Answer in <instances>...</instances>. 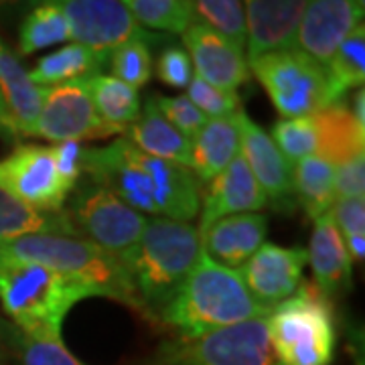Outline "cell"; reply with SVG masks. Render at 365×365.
I'll return each mask as SVG.
<instances>
[{
    "instance_id": "1",
    "label": "cell",
    "mask_w": 365,
    "mask_h": 365,
    "mask_svg": "<svg viewBox=\"0 0 365 365\" xmlns=\"http://www.w3.org/2000/svg\"><path fill=\"white\" fill-rule=\"evenodd\" d=\"M270 311L250 294L237 270L223 268L201 252L195 268L160 311V321L177 329L181 339H199L225 327L268 317Z\"/></svg>"
},
{
    "instance_id": "2",
    "label": "cell",
    "mask_w": 365,
    "mask_h": 365,
    "mask_svg": "<svg viewBox=\"0 0 365 365\" xmlns=\"http://www.w3.org/2000/svg\"><path fill=\"white\" fill-rule=\"evenodd\" d=\"M199 256L201 242L195 225L167 217L148 220L136 248L122 262L143 311L160 313L195 268Z\"/></svg>"
},
{
    "instance_id": "3",
    "label": "cell",
    "mask_w": 365,
    "mask_h": 365,
    "mask_svg": "<svg viewBox=\"0 0 365 365\" xmlns=\"http://www.w3.org/2000/svg\"><path fill=\"white\" fill-rule=\"evenodd\" d=\"M0 260L31 262L51 268L134 309H140L132 287L130 274L116 256L98 248L86 237L53 234H31L0 244Z\"/></svg>"
},
{
    "instance_id": "4",
    "label": "cell",
    "mask_w": 365,
    "mask_h": 365,
    "mask_svg": "<svg viewBox=\"0 0 365 365\" xmlns=\"http://www.w3.org/2000/svg\"><path fill=\"white\" fill-rule=\"evenodd\" d=\"M96 290L41 264L0 260V302L19 331L35 337H61L67 313Z\"/></svg>"
},
{
    "instance_id": "5",
    "label": "cell",
    "mask_w": 365,
    "mask_h": 365,
    "mask_svg": "<svg viewBox=\"0 0 365 365\" xmlns=\"http://www.w3.org/2000/svg\"><path fill=\"white\" fill-rule=\"evenodd\" d=\"M266 331L280 365H331L337 349L333 304L321 288L300 282L297 292L266 317Z\"/></svg>"
},
{
    "instance_id": "6",
    "label": "cell",
    "mask_w": 365,
    "mask_h": 365,
    "mask_svg": "<svg viewBox=\"0 0 365 365\" xmlns=\"http://www.w3.org/2000/svg\"><path fill=\"white\" fill-rule=\"evenodd\" d=\"M274 108L284 118L313 116L337 102L325 66L294 47L264 53L250 66Z\"/></svg>"
},
{
    "instance_id": "7",
    "label": "cell",
    "mask_w": 365,
    "mask_h": 365,
    "mask_svg": "<svg viewBox=\"0 0 365 365\" xmlns=\"http://www.w3.org/2000/svg\"><path fill=\"white\" fill-rule=\"evenodd\" d=\"M76 189L66 213L79 237L83 235L120 262L126 260L148 220L102 185L90 181Z\"/></svg>"
},
{
    "instance_id": "8",
    "label": "cell",
    "mask_w": 365,
    "mask_h": 365,
    "mask_svg": "<svg viewBox=\"0 0 365 365\" xmlns=\"http://www.w3.org/2000/svg\"><path fill=\"white\" fill-rule=\"evenodd\" d=\"M163 365H280L266 331V317L213 331L199 339L163 345Z\"/></svg>"
},
{
    "instance_id": "9",
    "label": "cell",
    "mask_w": 365,
    "mask_h": 365,
    "mask_svg": "<svg viewBox=\"0 0 365 365\" xmlns=\"http://www.w3.org/2000/svg\"><path fill=\"white\" fill-rule=\"evenodd\" d=\"M126 130L106 124L91 104L86 79L51 86L43 90V106L33 136L51 143L96 140Z\"/></svg>"
},
{
    "instance_id": "10",
    "label": "cell",
    "mask_w": 365,
    "mask_h": 365,
    "mask_svg": "<svg viewBox=\"0 0 365 365\" xmlns=\"http://www.w3.org/2000/svg\"><path fill=\"white\" fill-rule=\"evenodd\" d=\"M0 189L47 213L63 211L69 195L55 169L51 146L41 144H21L0 158Z\"/></svg>"
},
{
    "instance_id": "11",
    "label": "cell",
    "mask_w": 365,
    "mask_h": 365,
    "mask_svg": "<svg viewBox=\"0 0 365 365\" xmlns=\"http://www.w3.org/2000/svg\"><path fill=\"white\" fill-rule=\"evenodd\" d=\"M51 2L66 14L71 39L102 57L120 43L138 37H150L126 11L122 0H35Z\"/></svg>"
},
{
    "instance_id": "12",
    "label": "cell",
    "mask_w": 365,
    "mask_h": 365,
    "mask_svg": "<svg viewBox=\"0 0 365 365\" xmlns=\"http://www.w3.org/2000/svg\"><path fill=\"white\" fill-rule=\"evenodd\" d=\"M86 175L138 213L158 215L153 182L140 163V150L128 138H118L104 148H88Z\"/></svg>"
},
{
    "instance_id": "13",
    "label": "cell",
    "mask_w": 365,
    "mask_h": 365,
    "mask_svg": "<svg viewBox=\"0 0 365 365\" xmlns=\"http://www.w3.org/2000/svg\"><path fill=\"white\" fill-rule=\"evenodd\" d=\"M240 155L244 157L250 173L266 195V201L278 213H292L297 209L292 167L276 148L270 134L260 128L252 118L240 110Z\"/></svg>"
},
{
    "instance_id": "14",
    "label": "cell",
    "mask_w": 365,
    "mask_h": 365,
    "mask_svg": "<svg viewBox=\"0 0 365 365\" xmlns=\"http://www.w3.org/2000/svg\"><path fill=\"white\" fill-rule=\"evenodd\" d=\"M365 0H311L300 19L294 49L327 66L353 29L364 23Z\"/></svg>"
},
{
    "instance_id": "15",
    "label": "cell",
    "mask_w": 365,
    "mask_h": 365,
    "mask_svg": "<svg viewBox=\"0 0 365 365\" xmlns=\"http://www.w3.org/2000/svg\"><path fill=\"white\" fill-rule=\"evenodd\" d=\"M307 264L309 252L304 248L262 244L256 254L242 266L240 276L254 299L266 309H274L278 302L297 292Z\"/></svg>"
},
{
    "instance_id": "16",
    "label": "cell",
    "mask_w": 365,
    "mask_h": 365,
    "mask_svg": "<svg viewBox=\"0 0 365 365\" xmlns=\"http://www.w3.org/2000/svg\"><path fill=\"white\" fill-rule=\"evenodd\" d=\"M182 43L191 63H195L199 79L230 91L248 81L250 67L242 49L213 29L191 23L182 33Z\"/></svg>"
},
{
    "instance_id": "17",
    "label": "cell",
    "mask_w": 365,
    "mask_h": 365,
    "mask_svg": "<svg viewBox=\"0 0 365 365\" xmlns=\"http://www.w3.org/2000/svg\"><path fill=\"white\" fill-rule=\"evenodd\" d=\"M268 205L266 195L250 173L242 155L207 182V191L203 197V207L199 209L201 220L197 225L199 235L217 220L237 215V213H256Z\"/></svg>"
},
{
    "instance_id": "18",
    "label": "cell",
    "mask_w": 365,
    "mask_h": 365,
    "mask_svg": "<svg viewBox=\"0 0 365 365\" xmlns=\"http://www.w3.org/2000/svg\"><path fill=\"white\" fill-rule=\"evenodd\" d=\"M250 61L264 53L294 47L297 31L311 0H244Z\"/></svg>"
},
{
    "instance_id": "19",
    "label": "cell",
    "mask_w": 365,
    "mask_h": 365,
    "mask_svg": "<svg viewBox=\"0 0 365 365\" xmlns=\"http://www.w3.org/2000/svg\"><path fill=\"white\" fill-rule=\"evenodd\" d=\"M268 234V217L262 213H237L211 223L199 235L201 252L223 268L237 270L256 254Z\"/></svg>"
},
{
    "instance_id": "20",
    "label": "cell",
    "mask_w": 365,
    "mask_h": 365,
    "mask_svg": "<svg viewBox=\"0 0 365 365\" xmlns=\"http://www.w3.org/2000/svg\"><path fill=\"white\" fill-rule=\"evenodd\" d=\"M43 90L11 47L0 41V98L4 104V130L16 136H33L43 106Z\"/></svg>"
},
{
    "instance_id": "21",
    "label": "cell",
    "mask_w": 365,
    "mask_h": 365,
    "mask_svg": "<svg viewBox=\"0 0 365 365\" xmlns=\"http://www.w3.org/2000/svg\"><path fill=\"white\" fill-rule=\"evenodd\" d=\"M140 163L153 182V199L158 213L175 222L195 220L201 209V195L191 169L144 153H140Z\"/></svg>"
},
{
    "instance_id": "22",
    "label": "cell",
    "mask_w": 365,
    "mask_h": 365,
    "mask_svg": "<svg viewBox=\"0 0 365 365\" xmlns=\"http://www.w3.org/2000/svg\"><path fill=\"white\" fill-rule=\"evenodd\" d=\"M307 252L314 274V284L327 297L343 294L351 288L353 262L345 248L343 234L331 217V211L314 220L311 246Z\"/></svg>"
},
{
    "instance_id": "23",
    "label": "cell",
    "mask_w": 365,
    "mask_h": 365,
    "mask_svg": "<svg viewBox=\"0 0 365 365\" xmlns=\"http://www.w3.org/2000/svg\"><path fill=\"white\" fill-rule=\"evenodd\" d=\"M240 112V110H237ZM237 112L225 118H211L191 140L189 169L201 182L215 179L240 155Z\"/></svg>"
},
{
    "instance_id": "24",
    "label": "cell",
    "mask_w": 365,
    "mask_h": 365,
    "mask_svg": "<svg viewBox=\"0 0 365 365\" xmlns=\"http://www.w3.org/2000/svg\"><path fill=\"white\" fill-rule=\"evenodd\" d=\"M317 128V157L329 160L333 167L365 153V130H361L345 100L333 102L313 114Z\"/></svg>"
},
{
    "instance_id": "25",
    "label": "cell",
    "mask_w": 365,
    "mask_h": 365,
    "mask_svg": "<svg viewBox=\"0 0 365 365\" xmlns=\"http://www.w3.org/2000/svg\"><path fill=\"white\" fill-rule=\"evenodd\" d=\"M126 134L130 136L128 140L148 157L170 160L182 167H189L191 163V140L170 126L158 112L153 98L146 102L140 118L128 126Z\"/></svg>"
},
{
    "instance_id": "26",
    "label": "cell",
    "mask_w": 365,
    "mask_h": 365,
    "mask_svg": "<svg viewBox=\"0 0 365 365\" xmlns=\"http://www.w3.org/2000/svg\"><path fill=\"white\" fill-rule=\"evenodd\" d=\"M31 234L73 235L79 237L66 211H39L0 189V244Z\"/></svg>"
},
{
    "instance_id": "27",
    "label": "cell",
    "mask_w": 365,
    "mask_h": 365,
    "mask_svg": "<svg viewBox=\"0 0 365 365\" xmlns=\"http://www.w3.org/2000/svg\"><path fill=\"white\" fill-rule=\"evenodd\" d=\"M104 63L106 57L98 55L83 45L71 43V45H63L57 51L41 57L35 69L29 71V78L35 86L51 88V86H61V83H69V81L91 78V76L100 73Z\"/></svg>"
},
{
    "instance_id": "28",
    "label": "cell",
    "mask_w": 365,
    "mask_h": 365,
    "mask_svg": "<svg viewBox=\"0 0 365 365\" xmlns=\"http://www.w3.org/2000/svg\"><path fill=\"white\" fill-rule=\"evenodd\" d=\"M297 203L307 217L317 220L335 203V167L321 157H307L292 167Z\"/></svg>"
},
{
    "instance_id": "29",
    "label": "cell",
    "mask_w": 365,
    "mask_h": 365,
    "mask_svg": "<svg viewBox=\"0 0 365 365\" xmlns=\"http://www.w3.org/2000/svg\"><path fill=\"white\" fill-rule=\"evenodd\" d=\"M86 86L90 91L91 104L106 124L128 130V126L140 118V96L138 90L130 88L128 83L114 76L96 73L86 79Z\"/></svg>"
},
{
    "instance_id": "30",
    "label": "cell",
    "mask_w": 365,
    "mask_h": 365,
    "mask_svg": "<svg viewBox=\"0 0 365 365\" xmlns=\"http://www.w3.org/2000/svg\"><path fill=\"white\" fill-rule=\"evenodd\" d=\"M69 39L71 31L63 11L51 2H39L33 4L23 19L19 31V49L23 55H31Z\"/></svg>"
},
{
    "instance_id": "31",
    "label": "cell",
    "mask_w": 365,
    "mask_h": 365,
    "mask_svg": "<svg viewBox=\"0 0 365 365\" xmlns=\"http://www.w3.org/2000/svg\"><path fill=\"white\" fill-rule=\"evenodd\" d=\"M327 76L331 81V90L339 102L345 93L355 88H364L365 81V29L364 23L353 29L347 39L337 47L333 57L327 63Z\"/></svg>"
},
{
    "instance_id": "32",
    "label": "cell",
    "mask_w": 365,
    "mask_h": 365,
    "mask_svg": "<svg viewBox=\"0 0 365 365\" xmlns=\"http://www.w3.org/2000/svg\"><path fill=\"white\" fill-rule=\"evenodd\" d=\"M122 4L138 25L155 31L182 35L193 21L191 0H122Z\"/></svg>"
},
{
    "instance_id": "33",
    "label": "cell",
    "mask_w": 365,
    "mask_h": 365,
    "mask_svg": "<svg viewBox=\"0 0 365 365\" xmlns=\"http://www.w3.org/2000/svg\"><path fill=\"white\" fill-rule=\"evenodd\" d=\"M193 19L199 25L213 29L235 47H246V13L242 0H191Z\"/></svg>"
},
{
    "instance_id": "34",
    "label": "cell",
    "mask_w": 365,
    "mask_h": 365,
    "mask_svg": "<svg viewBox=\"0 0 365 365\" xmlns=\"http://www.w3.org/2000/svg\"><path fill=\"white\" fill-rule=\"evenodd\" d=\"M272 143L287 158L288 165L294 167L302 158L317 155V128L313 118H282L272 126Z\"/></svg>"
},
{
    "instance_id": "35",
    "label": "cell",
    "mask_w": 365,
    "mask_h": 365,
    "mask_svg": "<svg viewBox=\"0 0 365 365\" xmlns=\"http://www.w3.org/2000/svg\"><path fill=\"white\" fill-rule=\"evenodd\" d=\"M110 67L114 78L128 83L134 90L144 88L153 76V57L146 37L120 43L110 51Z\"/></svg>"
},
{
    "instance_id": "36",
    "label": "cell",
    "mask_w": 365,
    "mask_h": 365,
    "mask_svg": "<svg viewBox=\"0 0 365 365\" xmlns=\"http://www.w3.org/2000/svg\"><path fill=\"white\" fill-rule=\"evenodd\" d=\"M14 343L21 365H86L67 349L61 337H35L19 331Z\"/></svg>"
},
{
    "instance_id": "37",
    "label": "cell",
    "mask_w": 365,
    "mask_h": 365,
    "mask_svg": "<svg viewBox=\"0 0 365 365\" xmlns=\"http://www.w3.org/2000/svg\"><path fill=\"white\" fill-rule=\"evenodd\" d=\"M187 98L203 116L225 118L232 116V114H235L240 110V96H237V91L215 88V86H211L207 81L199 79L197 76L187 86Z\"/></svg>"
},
{
    "instance_id": "38",
    "label": "cell",
    "mask_w": 365,
    "mask_h": 365,
    "mask_svg": "<svg viewBox=\"0 0 365 365\" xmlns=\"http://www.w3.org/2000/svg\"><path fill=\"white\" fill-rule=\"evenodd\" d=\"M150 98L158 108V112L165 116V120L173 128L181 132L187 140H193L209 120L189 102L187 96H158V93H155Z\"/></svg>"
},
{
    "instance_id": "39",
    "label": "cell",
    "mask_w": 365,
    "mask_h": 365,
    "mask_svg": "<svg viewBox=\"0 0 365 365\" xmlns=\"http://www.w3.org/2000/svg\"><path fill=\"white\" fill-rule=\"evenodd\" d=\"M53 160L57 175L63 182L67 191H73L86 175V157H88V146L76 140H66V143H55L51 146Z\"/></svg>"
},
{
    "instance_id": "40",
    "label": "cell",
    "mask_w": 365,
    "mask_h": 365,
    "mask_svg": "<svg viewBox=\"0 0 365 365\" xmlns=\"http://www.w3.org/2000/svg\"><path fill=\"white\" fill-rule=\"evenodd\" d=\"M157 78L169 88H187L193 79V63L187 51L177 45L163 49L157 61Z\"/></svg>"
},
{
    "instance_id": "41",
    "label": "cell",
    "mask_w": 365,
    "mask_h": 365,
    "mask_svg": "<svg viewBox=\"0 0 365 365\" xmlns=\"http://www.w3.org/2000/svg\"><path fill=\"white\" fill-rule=\"evenodd\" d=\"M365 195V153L335 169V201Z\"/></svg>"
},
{
    "instance_id": "42",
    "label": "cell",
    "mask_w": 365,
    "mask_h": 365,
    "mask_svg": "<svg viewBox=\"0 0 365 365\" xmlns=\"http://www.w3.org/2000/svg\"><path fill=\"white\" fill-rule=\"evenodd\" d=\"M331 217L345 237L365 234V197L337 199L331 207Z\"/></svg>"
},
{
    "instance_id": "43",
    "label": "cell",
    "mask_w": 365,
    "mask_h": 365,
    "mask_svg": "<svg viewBox=\"0 0 365 365\" xmlns=\"http://www.w3.org/2000/svg\"><path fill=\"white\" fill-rule=\"evenodd\" d=\"M345 240V248L351 262H364L365 256V234H355L343 237Z\"/></svg>"
},
{
    "instance_id": "44",
    "label": "cell",
    "mask_w": 365,
    "mask_h": 365,
    "mask_svg": "<svg viewBox=\"0 0 365 365\" xmlns=\"http://www.w3.org/2000/svg\"><path fill=\"white\" fill-rule=\"evenodd\" d=\"M351 114L355 118V122H357V126L365 130V91L364 88H359V90L355 91V96H353V102H351Z\"/></svg>"
},
{
    "instance_id": "45",
    "label": "cell",
    "mask_w": 365,
    "mask_h": 365,
    "mask_svg": "<svg viewBox=\"0 0 365 365\" xmlns=\"http://www.w3.org/2000/svg\"><path fill=\"white\" fill-rule=\"evenodd\" d=\"M21 2H25V0H0V6H16V4H21ZM26 2H35V0H26Z\"/></svg>"
},
{
    "instance_id": "46",
    "label": "cell",
    "mask_w": 365,
    "mask_h": 365,
    "mask_svg": "<svg viewBox=\"0 0 365 365\" xmlns=\"http://www.w3.org/2000/svg\"><path fill=\"white\" fill-rule=\"evenodd\" d=\"M0 130H4V104H2V98H0Z\"/></svg>"
},
{
    "instance_id": "47",
    "label": "cell",
    "mask_w": 365,
    "mask_h": 365,
    "mask_svg": "<svg viewBox=\"0 0 365 365\" xmlns=\"http://www.w3.org/2000/svg\"><path fill=\"white\" fill-rule=\"evenodd\" d=\"M155 365H163V364H155Z\"/></svg>"
}]
</instances>
